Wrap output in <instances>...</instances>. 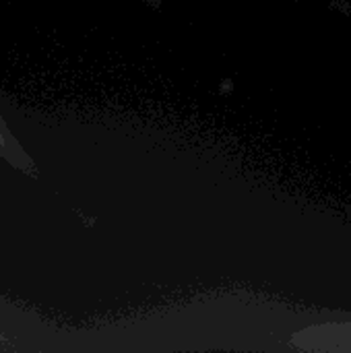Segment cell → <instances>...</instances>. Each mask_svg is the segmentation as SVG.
Listing matches in <instances>:
<instances>
[{"label":"cell","mask_w":351,"mask_h":353,"mask_svg":"<svg viewBox=\"0 0 351 353\" xmlns=\"http://www.w3.org/2000/svg\"><path fill=\"white\" fill-rule=\"evenodd\" d=\"M0 161L23 176H29V178L39 176V168L29 147L23 143L17 130L14 118L2 99H0Z\"/></svg>","instance_id":"obj_1"}]
</instances>
